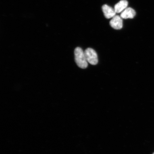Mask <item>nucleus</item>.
<instances>
[{
	"mask_svg": "<svg viewBox=\"0 0 154 154\" xmlns=\"http://www.w3.org/2000/svg\"><path fill=\"white\" fill-rule=\"evenodd\" d=\"M88 62L92 65H96L98 62L97 53L95 50L91 48H88L84 51Z\"/></svg>",
	"mask_w": 154,
	"mask_h": 154,
	"instance_id": "2",
	"label": "nucleus"
},
{
	"mask_svg": "<svg viewBox=\"0 0 154 154\" xmlns=\"http://www.w3.org/2000/svg\"><path fill=\"white\" fill-rule=\"evenodd\" d=\"M136 13L134 9L131 8H127L121 13L120 17L122 19H132L135 16Z\"/></svg>",
	"mask_w": 154,
	"mask_h": 154,
	"instance_id": "5",
	"label": "nucleus"
},
{
	"mask_svg": "<svg viewBox=\"0 0 154 154\" xmlns=\"http://www.w3.org/2000/svg\"><path fill=\"white\" fill-rule=\"evenodd\" d=\"M152 154H154V153H153Z\"/></svg>",
	"mask_w": 154,
	"mask_h": 154,
	"instance_id": "7",
	"label": "nucleus"
},
{
	"mask_svg": "<svg viewBox=\"0 0 154 154\" xmlns=\"http://www.w3.org/2000/svg\"><path fill=\"white\" fill-rule=\"evenodd\" d=\"M122 18L119 15H116L112 18L109 22L111 26L115 29H120L122 28L123 21Z\"/></svg>",
	"mask_w": 154,
	"mask_h": 154,
	"instance_id": "3",
	"label": "nucleus"
},
{
	"mask_svg": "<svg viewBox=\"0 0 154 154\" xmlns=\"http://www.w3.org/2000/svg\"><path fill=\"white\" fill-rule=\"evenodd\" d=\"M128 2L126 0H121L115 6L114 10L117 13H121L128 8Z\"/></svg>",
	"mask_w": 154,
	"mask_h": 154,
	"instance_id": "6",
	"label": "nucleus"
},
{
	"mask_svg": "<svg viewBox=\"0 0 154 154\" xmlns=\"http://www.w3.org/2000/svg\"><path fill=\"white\" fill-rule=\"evenodd\" d=\"M75 61L78 66L82 69H86L88 66L84 51L81 48L77 47L74 51Z\"/></svg>",
	"mask_w": 154,
	"mask_h": 154,
	"instance_id": "1",
	"label": "nucleus"
},
{
	"mask_svg": "<svg viewBox=\"0 0 154 154\" xmlns=\"http://www.w3.org/2000/svg\"><path fill=\"white\" fill-rule=\"evenodd\" d=\"M102 10L106 18L107 19L112 18L115 16L116 12L114 9L106 5H104L102 7Z\"/></svg>",
	"mask_w": 154,
	"mask_h": 154,
	"instance_id": "4",
	"label": "nucleus"
}]
</instances>
